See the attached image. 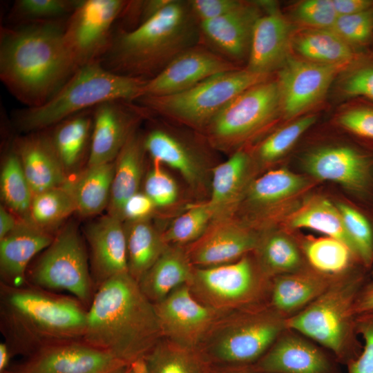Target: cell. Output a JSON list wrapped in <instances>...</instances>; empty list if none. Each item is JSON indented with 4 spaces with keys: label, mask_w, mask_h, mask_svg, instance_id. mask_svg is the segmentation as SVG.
<instances>
[{
    "label": "cell",
    "mask_w": 373,
    "mask_h": 373,
    "mask_svg": "<svg viewBox=\"0 0 373 373\" xmlns=\"http://www.w3.org/2000/svg\"><path fill=\"white\" fill-rule=\"evenodd\" d=\"M57 21L28 22L1 30L0 78L27 108L49 100L77 70Z\"/></svg>",
    "instance_id": "obj_1"
},
{
    "label": "cell",
    "mask_w": 373,
    "mask_h": 373,
    "mask_svg": "<svg viewBox=\"0 0 373 373\" xmlns=\"http://www.w3.org/2000/svg\"><path fill=\"white\" fill-rule=\"evenodd\" d=\"M162 338L154 304L128 272L95 291L83 341L129 365L144 359Z\"/></svg>",
    "instance_id": "obj_2"
},
{
    "label": "cell",
    "mask_w": 373,
    "mask_h": 373,
    "mask_svg": "<svg viewBox=\"0 0 373 373\" xmlns=\"http://www.w3.org/2000/svg\"><path fill=\"white\" fill-rule=\"evenodd\" d=\"M87 309L73 296L28 284L0 285V327L13 356L82 341Z\"/></svg>",
    "instance_id": "obj_3"
},
{
    "label": "cell",
    "mask_w": 373,
    "mask_h": 373,
    "mask_svg": "<svg viewBox=\"0 0 373 373\" xmlns=\"http://www.w3.org/2000/svg\"><path fill=\"white\" fill-rule=\"evenodd\" d=\"M200 37L189 1L169 0L146 21L113 35L99 62L113 73L149 80Z\"/></svg>",
    "instance_id": "obj_4"
},
{
    "label": "cell",
    "mask_w": 373,
    "mask_h": 373,
    "mask_svg": "<svg viewBox=\"0 0 373 373\" xmlns=\"http://www.w3.org/2000/svg\"><path fill=\"white\" fill-rule=\"evenodd\" d=\"M146 82L113 73L95 61L79 68L44 104L21 110L17 124L24 131H40L108 101L138 100Z\"/></svg>",
    "instance_id": "obj_5"
},
{
    "label": "cell",
    "mask_w": 373,
    "mask_h": 373,
    "mask_svg": "<svg viewBox=\"0 0 373 373\" xmlns=\"http://www.w3.org/2000/svg\"><path fill=\"white\" fill-rule=\"evenodd\" d=\"M364 285L361 275L334 279L312 303L285 318L286 329L321 344L332 353L338 363L347 365L362 350L356 338L354 307Z\"/></svg>",
    "instance_id": "obj_6"
},
{
    "label": "cell",
    "mask_w": 373,
    "mask_h": 373,
    "mask_svg": "<svg viewBox=\"0 0 373 373\" xmlns=\"http://www.w3.org/2000/svg\"><path fill=\"white\" fill-rule=\"evenodd\" d=\"M267 304L230 312L218 321L199 350L211 366L251 365L286 329Z\"/></svg>",
    "instance_id": "obj_7"
},
{
    "label": "cell",
    "mask_w": 373,
    "mask_h": 373,
    "mask_svg": "<svg viewBox=\"0 0 373 373\" xmlns=\"http://www.w3.org/2000/svg\"><path fill=\"white\" fill-rule=\"evenodd\" d=\"M269 75L235 69L213 75L183 92L162 97H143V106L194 128H206L233 98L269 79Z\"/></svg>",
    "instance_id": "obj_8"
},
{
    "label": "cell",
    "mask_w": 373,
    "mask_h": 373,
    "mask_svg": "<svg viewBox=\"0 0 373 373\" xmlns=\"http://www.w3.org/2000/svg\"><path fill=\"white\" fill-rule=\"evenodd\" d=\"M271 279L245 255L230 263L193 267L187 285L201 303L230 312L262 304L268 298Z\"/></svg>",
    "instance_id": "obj_9"
},
{
    "label": "cell",
    "mask_w": 373,
    "mask_h": 373,
    "mask_svg": "<svg viewBox=\"0 0 373 373\" xmlns=\"http://www.w3.org/2000/svg\"><path fill=\"white\" fill-rule=\"evenodd\" d=\"M27 284L48 291H65L87 309L95 289L88 255L75 226L61 230L29 271Z\"/></svg>",
    "instance_id": "obj_10"
},
{
    "label": "cell",
    "mask_w": 373,
    "mask_h": 373,
    "mask_svg": "<svg viewBox=\"0 0 373 373\" xmlns=\"http://www.w3.org/2000/svg\"><path fill=\"white\" fill-rule=\"evenodd\" d=\"M279 109L277 81L267 79L233 98L205 129L215 146L230 149L266 126Z\"/></svg>",
    "instance_id": "obj_11"
},
{
    "label": "cell",
    "mask_w": 373,
    "mask_h": 373,
    "mask_svg": "<svg viewBox=\"0 0 373 373\" xmlns=\"http://www.w3.org/2000/svg\"><path fill=\"white\" fill-rule=\"evenodd\" d=\"M126 1L83 0L64 28V41L75 66L99 61L113 37V27Z\"/></svg>",
    "instance_id": "obj_12"
},
{
    "label": "cell",
    "mask_w": 373,
    "mask_h": 373,
    "mask_svg": "<svg viewBox=\"0 0 373 373\" xmlns=\"http://www.w3.org/2000/svg\"><path fill=\"white\" fill-rule=\"evenodd\" d=\"M154 307L162 338L198 350L218 321L229 313L201 303L186 284L154 303Z\"/></svg>",
    "instance_id": "obj_13"
},
{
    "label": "cell",
    "mask_w": 373,
    "mask_h": 373,
    "mask_svg": "<svg viewBox=\"0 0 373 373\" xmlns=\"http://www.w3.org/2000/svg\"><path fill=\"white\" fill-rule=\"evenodd\" d=\"M127 365L82 341L44 347L8 369L10 373H113Z\"/></svg>",
    "instance_id": "obj_14"
},
{
    "label": "cell",
    "mask_w": 373,
    "mask_h": 373,
    "mask_svg": "<svg viewBox=\"0 0 373 373\" xmlns=\"http://www.w3.org/2000/svg\"><path fill=\"white\" fill-rule=\"evenodd\" d=\"M344 67L288 57L280 68L277 80L284 115L297 117L320 102Z\"/></svg>",
    "instance_id": "obj_15"
},
{
    "label": "cell",
    "mask_w": 373,
    "mask_h": 373,
    "mask_svg": "<svg viewBox=\"0 0 373 373\" xmlns=\"http://www.w3.org/2000/svg\"><path fill=\"white\" fill-rule=\"evenodd\" d=\"M239 68L211 48L193 46L147 80L142 97H162L186 90L219 73Z\"/></svg>",
    "instance_id": "obj_16"
},
{
    "label": "cell",
    "mask_w": 373,
    "mask_h": 373,
    "mask_svg": "<svg viewBox=\"0 0 373 373\" xmlns=\"http://www.w3.org/2000/svg\"><path fill=\"white\" fill-rule=\"evenodd\" d=\"M131 102L111 100L93 108L87 166L113 162L135 132V124L144 111Z\"/></svg>",
    "instance_id": "obj_17"
},
{
    "label": "cell",
    "mask_w": 373,
    "mask_h": 373,
    "mask_svg": "<svg viewBox=\"0 0 373 373\" xmlns=\"http://www.w3.org/2000/svg\"><path fill=\"white\" fill-rule=\"evenodd\" d=\"M338 363L334 356L286 329L251 366L257 373H341Z\"/></svg>",
    "instance_id": "obj_18"
},
{
    "label": "cell",
    "mask_w": 373,
    "mask_h": 373,
    "mask_svg": "<svg viewBox=\"0 0 373 373\" xmlns=\"http://www.w3.org/2000/svg\"><path fill=\"white\" fill-rule=\"evenodd\" d=\"M258 242L254 233L222 218L185 250L193 267H208L234 262L255 250Z\"/></svg>",
    "instance_id": "obj_19"
},
{
    "label": "cell",
    "mask_w": 373,
    "mask_h": 373,
    "mask_svg": "<svg viewBox=\"0 0 373 373\" xmlns=\"http://www.w3.org/2000/svg\"><path fill=\"white\" fill-rule=\"evenodd\" d=\"M86 237L95 291L111 278L128 272L126 238L122 220L110 214L104 216L87 227Z\"/></svg>",
    "instance_id": "obj_20"
},
{
    "label": "cell",
    "mask_w": 373,
    "mask_h": 373,
    "mask_svg": "<svg viewBox=\"0 0 373 373\" xmlns=\"http://www.w3.org/2000/svg\"><path fill=\"white\" fill-rule=\"evenodd\" d=\"M304 167L318 179L338 183L356 192L364 191L372 177L370 156L347 146L315 150L305 158Z\"/></svg>",
    "instance_id": "obj_21"
},
{
    "label": "cell",
    "mask_w": 373,
    "mask_h": 373,
    "mask_svg": "<svg viewBox=\"0 0 373 373\" xmlns=\"http://www.w3.org/2000/svg\"><path fill=\"white\" fill-rule=\"evenodd\" d=\"M261 15L258 6L245 2L226 15L200 23V36L216 52L235 64L248 57L253 29Z\"/></svg>",
    "instance_id": "obj_22"
},
{
    "label": "cell",
    "mask_w": 373,
    "mask_h": 373,
    "mask_svg": "<svg viewBox=\"0 0 373 373\" xmlns=\"http://www.w3.org/2000/svg\"><path fill=\"white\" fill-rule=\"evenodd\" d=\"M54 236L28 220L17 223L15 228L0 239V273L6 285H27L26 270L32 258L52 242Z\"/></svg>",
    "instance_id": "obj_23"
},
{
    "label": "cell",
    "mask_w": 373,
    "mask_h": 373,
    "mask_svg": "<svg viewBox=\"0 0 373 373\" xmlns=\"http://www.w3.org/2000/svg\"><path fill=\"white\" fill-rule=\"evenodd\" d=\"M290 25L276 9H269L256 20L251 36L247 69L269 75L288 58Z\"/></svg>",
    "instance_id": "obj_24"
},
{
    "label": "cell",
    "mask_w": 373,
    "mask_h": 373,
    "mask_svg": "<svg viewBox=\"0 0 373 373\" xmlns=\"http://www.w3.org/2000/svg\"><path fill=\"white\" fill-rule=\"evenodd\" d=\"M15 151L34 195L68 181L49 135L35 134L21 138L16 142Z\"/></svg>",
    "instance_id": "obj_25"
},
{
    "label": "cell",
    "mask_w": 373,
    "mask_h": 373,
    "mask_svg": "<svg viewBox=\"0 0 373 373\" xmlns=\"http://www.w3.org/2000/svg\"><path fill=\"white\" fill-rule=\"evenodd\" d=\"M333 280L331 276L318 271H296L274 276L271 279L267 305L287 318L312 303Z\"/></svg>",
    "instance_id": "obj_26"
},
{
    "label": "cell",
    "mask_w": 373,
    "mask_h": 373,
    "mask_svg": "<svg viewBox=\"0 0 373 373\" xmlns=\"http://www.w3.org/2000/svg\"><path fill=\"white\" fill-rule=\"evenodd\" d=\"M193 269L185 249L168 245L138 284L143 294L153 304L157 303L177 287L187 285Z\"/></svg>",
    "instance_id": "obj_27"
},
{
    "label": "cell",
    "mask_w": 373,
    "mask_h": 373,
    "mask_svg": "<svg viewBox=\"0 0 373 373\" xmlns=\"http://www.w3.org/2000/svg\"><path fill=\"white\" fill-rule=\"evenodd\" d=\"M145 153L144 137L134 132L114 161L108 214L122 220L125 202L138 192Z\"/></svg>",
    "instance_id": "obj_28"
},
{
    "label": "cell",
    "mask_w": 373,
    "mask_h": 373,
    "mask_svg": "<svg viewBox=\"0 0 373 373\" xmlns=\"http://www.w3.org/2000/svg\"><path fill=\"white\" fill-rule=\"evenodd\" d=\"M144 145L153 162L176 170L191 185L200 182L202 167L198 153L176 135L164 129H154L144 137Z\"/></svg>",
    "instance_id": "obj_29"
},
{
    "label": "cell",
    "mask_w": 373,
    "mask_h": 373,
    "mask_svg": "<svg viewBox=\"0 0 373 373\" xmlns=\"http://www.w3.org/2000/svg\"><path fill=\"white\" fill-rule=\"evenodd\" d=\"M137 364L140 373H209L211 368L200 350L164 338Z\"/></svg>",
    "instance_id": "obj_30"
},
{
    "label": "cell",
    "mask_w": 373,
    "mask_h": 373,
    "mask_svg": "<svg viewBox=\"0 0 373 373\" xmlns=\"http://www.w3.org/2000/svg\"><path fill=\"white\" fill-rule=\"evenodd\" d=\"M93 124V113L90 114V110H87L57 124L53 133L49 135L66 172L79 164L88 145L90 146Z\"/></svg>",
    "instance_id": "obj_31"
},
{
    "label": "cell",
    "mask_w": 373,
    "mask_h": 373,
    "mask_svg": "<svg viewBox=\"0 0 373 373\" xmlns=\"http://www.w3.org/2000/svg\"><path fill=\"white\" fill-rule=\"evenodd\" d=\"M114 167V162L87 166L75 181H69L76 212L83 216H90L108 207Z\"/></svg>",
    "instance_id": "obj_32"
},
{
    "label": "cell",
    "mask_w": 373,
    "mask_h": 373,
    "mask_svg": "<svg viewBox=\"0 0 373 373\" xmlns=\"http://www.w3.org/2000/svg\"><path fill=\"white\" fill-rule=\"evenodd\" d=\"M249 162L247 154L238 150L214 168L211 196L207 202L214 218H224L226 212L237 200L244 184Z\"/></svg>",
    "instance_id": "obj_33"
},
{
    "label": "cell",
    "mask_w": 373,
    "mask_h": 373,
    "mask_svg": "<svg viewBox=\"0 0 373 373\" xmlns=\"http://www.w3.org/2000/svg\"><path fill=\"white\" fill-rule=\"evenodd\" d=\"M126 238L128 274L138 283L163 253L168 244L146 220L127 222Z\"/></svg>",
    "instance_id": "obj_34"
},
{
    "label": "cell",
    "mask_w": 373,
    "mask_h": 373,
    "mask_svg": "<svg viewBox=\"0 0 373 373\" xmlns=\"http://www.w3.org/2000/svg\"><path fill=\"white\" fill-rule=\"evenodd\" d=\"M296 51L307 61L327 65L352 64L362 54L332 30L312 29L299 34L294 39Z\"/></svg>",
    "instance_id": "obj_35"
},
{
    "label": "cell",
    "mask_w": 373,
    "mask_h": 373,
    "mask_svg": "<svg viewBox=\"0 0 373 373\" xmlns=\"http://www.w3.org/2000/svg\"><path fill=\"white\" fill-rule=\"evenodd\" d=\"M293 228L313 229L338 239L355 252L338 209L325 198H315L293 214L289 222Z\"/></svg>",
    "instance_id": "obj_36"
},
{
    "label": "cell",
    "mask_w": 373,
    "mask_h": 373,
    "mask_svg": "<svg viewBox=\"0 0 373 373\" xmlns=\"http://www.w3.org/2000/svg\"><path fill=\"white\" fill-rule=\"evenodd\" d=\"M75 211L76 206L68 180L63 186L34 195L27 220L48 232Z\"/></svg>",
    "instance_id": "obj_37"
},
{
    "label": "cell",
    "mask_w": 373,
    "mask_h": 373,
    "mask_svg": "<svg viewBox=\"0 0 373 373\" xmlns=\"http://www.w3.org/2000/svg\"><path fill=\"white\" fill-rule=\"evenodd\" d=\"M305 180L285 169L271 170L250 186L249 200L257 206H267L290 197L305 185Z\"/></svg>",
    "instance_id": "obj_38"
},
{
    "label": "cell",
    "mask_w": 373,
    "mask_h": 373,
    "mask_svg": "<svg viewBox=\"0 0 373 373\" xmlns=\"http://www.w3.org/2000/svg\"><path fill=\"white\" fill-rule=\"evenodd\" d=\"M258 265L270 278L296 271L301 264L300 252L294 243L280 234H274L258 242Z\"/></svg>",
    "instance_id": "obj_39"
},
{
    "label": "cell",
    "mask_w": 373,
    "mask_h": 373,
    "mask_svg": "<svg viewBox=\"0 0 373 373\" xmlns=\"http://www.w3.org/2000/svg\"><path fill=\"white\" fill-rule=\"evenodd\" d=\"M0 183L1 198L6 206L15 213L28 215L34 193L15 151L3 162Z\"/></svg>",
    "instance_id": "obj_40"
},
{
    "label": "cell",
    "mask_w": 373,
    "mask_h": 373,
    "mask_svg": "<svg viewBox=\"0 0 373 373\" xmlns=\"http://www.w3.org/2000/svg\"><path fill=\"white\" fill-rule=\"evenodd\" d=\"M305 254L314 269L328 276L345 271L354 256L342 241L325 237L307 240L304 244Z\"/></svg>",
    "instance_id": "obj_41"
},
{
    "label": "cell",
    "mask_w": 373,
    "mask_h": 373,
    "mask_svg": "<svg viewBox=\"0 0 373 373\" xmlns=\"http://www.w3.org/2000/svg\"><path fill=\"white\" fill-rule=\"evenodd\" d=\"M213 218L207 202L192 207L172 222L162 234L164 240L168 245H189L204 233Z\"/></svg>",
    "instance_id": "obj_42"
},
{
    "label": "cell",
    "mask_w": 373,
    "mask_h": 373,
    "mask_svg": "<svg viewBox=\"0 0 373 373\" xmlns=\"http://www.w3.org/2000/svg\"><path fill=\"white\" fill-rule=\"evenodd\" d=\"M356 257L368 267L373 262V231L367 218L354 208L343 203L337 206Z\"/></svg>",
    "instance_id": "obj_43"
},
{
    "label": "cell",
    "mask_w": 373,
    "mask_h": 373,
    "mask_svg": "<svg viewBox=\"0 0 373 373\" xmlns=\"http://www.w3.org/2000/svg\"><path fill=\"white\" fill-rule=\"evenodd\" d=\"M316 120V115H307L276 131L260 144L257 151L258 158L265 162L278 159L292 147Z\"/></svg>",
    "instance_id": "obj_44"
},
{
    "label": "cell",
    "mask_w": 373,
    "mask_h": 373,
    "mask_svg": "<svg viewBox=\"0 0 373 373\" xmlns=\"http://www.w3.org/2000/svg\"><path fill=\"white\" fill-rule=\"evenodd\" d=\"M331 30L352 48H366L373 43V6L358 13L338 16Z\"/></svg>",
    "instance_id": "obj_45"
},
{
    "label": "cell",
    "mask_w": 373,
    "mask_h": 373,
    "mask_svg": "<svg viewBox=\"0 0 373 373\" xmlns=\"http://www.w3.org/2000/svg\"><path fill=\"white\" fill-rule=\"evenodd\" d=\"M80 1L76 0H18L13 14L19 19L32 21H52L70 15Z\"/></svg>",
    "instance_id": "obj_46"
},
{
    "label": "cell",
    "mask_w": 373,
    "mask_h": 373,
    "mask_svg": "<svg viewBox=\"0 0 373 373\" xmlns=\"http://www.w3.org/2000/svg\"><path fill=\"white\" fill-rule=\"evenodd\" d=\"M343 79L342 90L351 98L373 102V56L361 54Z\"/></svg>",
    "instance_id": "obj_47"
},
{
    "label": "cell",
    "mask_w": 373,
    "mask_h": 373,
    "mask_svg": "<svg viewBox=\"0 0 373 373\" xmlns=\"http://www.w3.org/2000/svg\"><path fill=\"white\" fill-rule=\"evenodd\" d=\"M178 193L173 179L162 169L160 164L154 162L153 167L145 179L144 193L155 207H163L173 204L177 200Z\"/></svg>",
    "instance_id": "obj_48"
},
{
    "label": "cell",
    "mask_w": 373,
    "mask_h": 373,
    "mask_svg": "<svg viewBox=\"0 0 373 373\" xmlns=\"http://www.w3.org/2000/svg\"><path fill=\"white\" fill-rule=\"evenodd\" d=\"M295 16L300 22L313 29L325 30H331L338 18L332 0L303 1L296 8Z\"/></svg>",
    "instance_id": "obj_49"
},
{
    "label": "cell",
    "mask_w": 373,
    "mask_h": 373,
    "mask_svg": "<svg viewBox=\"0 0 373 373\" xmlns=\"http://www.w3.org/2000/svg\"><path fill=\"white\" fill-rule=\"evenodd\" d=\"M356 331L364 341L358 357L347 365V373H373V312L356 316Z\"/></svg>",
    "instance_id": "obj_50"
},
{
    "label": "cell",
    "mask_w": 373,
    "mask_h": 373,
    "mask_svg": "<svg viewBox=\"0 0 373 373\" xmlns=\"http://www.w3.org/2000/svg\"><path fill=\"white\" fill-rule=\"evenodd\" d=\"M339 124L351 133L373 140V104H358L344 111Z\"/></svg>",
    "instance_id": "obj_51"
},
{
    "label": "cell",
    "mask_w": 373,
    "mask_h": 373,
    "mask_svg": "<svg viewBox=\"0 0 373 373\" xmlns=\"http://www.w3.org/2000/svg\"><path fill=\"white\" fill-rule=\"evenodd\" d=\"M189 3L200 23L226 15L242 6L245 2L238 0H190Z\"/></svg>",
    "instance_id": "obj_52"
},
{
    "label": "cell",
    "mask_w": 373,
    "mask_h": 373,
    "mask_svg": "<svg viewBox=\"0 0 373 373\" xmlns=\"http://www.w3.org/2000/svg\"><path fill=\"white\" fill-rule=\"evenodd\" d=\"M155 205L144 193H136L125 202L122 210V221L135 222L146 220Z\"/></svg>",
    "instance_id": "obj_53"
},
{
    "label": "cell",
    "mask_w": 373,
    "mask_h": 373,
    "mask_svg": "<svg viewBox=\"0 0 373 373\" xmlns=\"http://www.w3.org/2000/svg\"><path fill=\"white\" fill-rule=\"evenodd\" d=\"M332 3L338 17L358 13L373 6L372 0H332Z\"/></svg>",
    "instance_id": "obj_54"
},
{
    "label": "cell",
    "mask_w": 373,
    "mask_h": 373,
    "mask_svg": "<svg viewBox=\"0 0 373 373\" xmlns=\"http://www.w3.org/2000/svg\"><path fill=\"white\" fill-rule=\"evenodd\" d=\"M356 316L373 312V281L364 285L354 303Z\"/></svg>",
    "instance_id": "obj_55"
},
{
    "label": "cell",
    "mask_w": 373,
    "mask_h": 373,
    "mask_svg": "<svg viewBox=\"0 0 373 373\" xmlns=\"http://www.w3.org/2000/svg\"><path fill=\"white\" fill-rule=\"evenodd\" d=\"M18 222L14 216L6 209L1 206L0 208V239H2L10 233L17 226Z\"/></svg>",
    "instance_id": "obj_56"
},
{
    "label": "cell",
    "mask_w": 373,
    "mask_h": 373,
    "mask_svg": "<svg viewBox=\"0 0 373 373\" xmlns=\"http://www.w3.org/2000/svg\"><path fill=\"white\" fill-rule=\"evenodd\" d=\"M211 366L209 373H257L251 365Z\"/></svg>",
    "instance_id": "obj_57"
},
{
    "label": "cell",
    "mask_w": 373,
    "mask_h": 373,
    "mask_svg": "<svg viewBox=\"0 0 373 373\" xmlns=\"http://www.w3.org/2000/svg\"><path fill=\"white\" fill-rule=\"evenodd\" d=\"M13 354L8 345L4 341L0 343V373H3L8 370L11 358Z\"/></svg>",
    "instance_id": "obj_58"
},
{
    "label": "cell",
    "mask_w": 373,
    "mask_h": 373,
    "mask_svg": "<svg viewBox=\"0 0 373 373\" xmlns=\"http://www.w3.org/2000/svg\"><path fill=\"white\" fill-rule=\"evenodd\" d=\"M113 373H140L137 363L125 365Z\"/></svg>",
    "instance_id": "obj_59"
},
{
    "label": "cell",
    "mask_w": 373,
    "mask_h": 373,
    "mask_svg": "<svg viewBox=\"0 0 373 373\" xmlns=\"http://www.w3.org/2000/svg\"><path fill=\"white\" fill-rule=\"evenodd\" d=\"M3 373H10V372H9L8 371H6V372H3Z\"/></svg>",
    "instance_id": "obj_60"
},
{
    "label": "cell",
    "mask_w": 373,
    "mask_h": 373,
    "mask_svg": "<svg viewBox=\"0 0 373 373\" xmlns=\"http://www.w3.org/2000/svg\"><path fill=\"white\" fill-rule=\"evenodd\" d=\"M372 276H373V270H372Z\"/></svg>",
    "instance_id": "obj_61"
}]
</instances>
